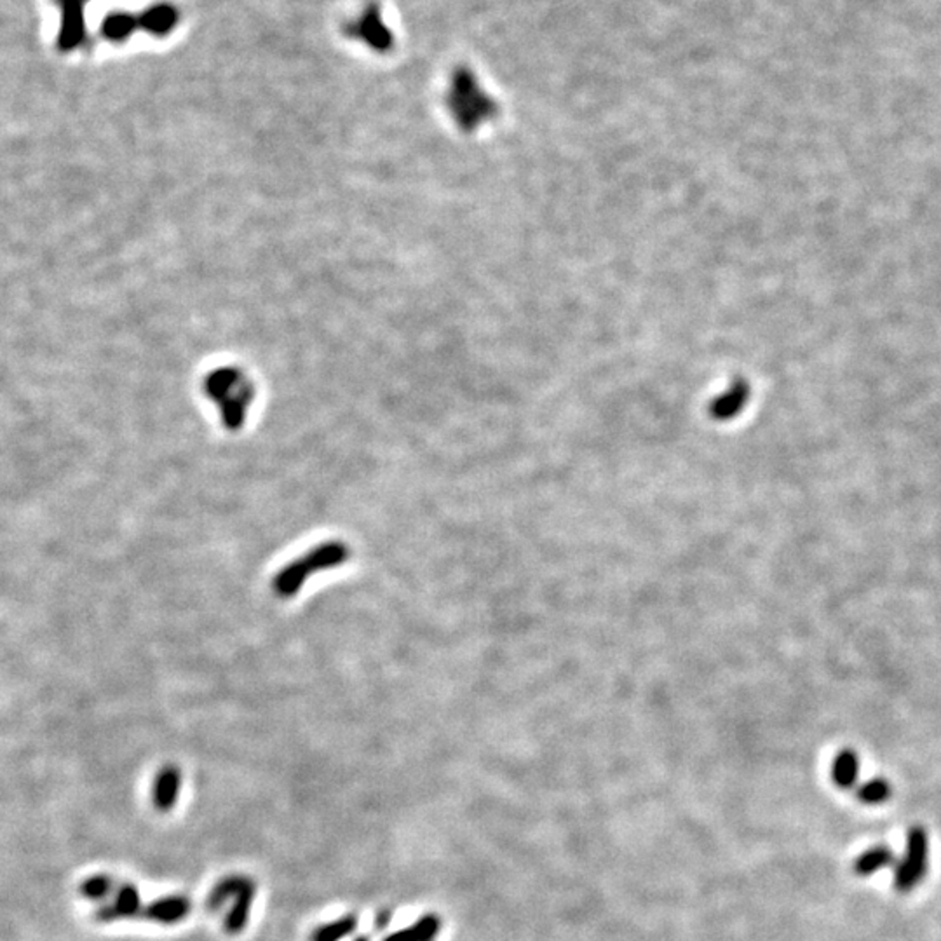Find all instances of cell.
Here are the masks:
<instances>
[{
	"label": "cell",
	"mask_w": 941,
	"mask_h": 941,
	"mask_svg": "<svg viewBox=\"0 0 941 941\" xmlns=\"http://www.w3.org/2000/svg\"><path fill=\"white\" fill-rule=\"evenodd\" d=\"M61 7V28L58 35V48L72 51L86 37L82 0H58Z\"/></svg>",
	"instance_id": "cell-5"
},
{
	"label": "cell",
	"mask_w": 941,
	"mask_h": 941,
	"mask_svg": "<svg viewBox=\"0 0 941 941\" xmlns=\"http://www.w3.org/2000/svg\"><path fill=\"white\" fill-rule=\"evenodd\" d=\"M311 574L313 572H311L309 565L306 563L304 556L298 560H293L288 563L287 567H283L279 571V574L276 575L274 591L281 598L295 597L302 589V586L307 582V577Z\"/></svg>",
	"instance_id": "cell-11"
},
{
	"label": "cell",
	"mask_w": 941,
	"mask_h": 941,
	"mask_svg": "<svg viewBox=\"0 0 941 941\" xmlns=\"http://www.w3.org/2000/svg\"><path fill=\"white\" fill-rule=\"evenodd\" d=\"M440 931V918L436 915H424L417 922L403 931L392 933L384 941H434Z\"/></svg>",
	"instance_id": "cell-15"
},
{
	"label": "cell",
	"mask_w": 941,
	"mask_h": 941,
	"mask_svg": "<svg viewBox=\"0 0 941 941\" xmlns=\"http://www.w3.org/2000/svg\"><path fill=\"white\" fill-rule=\"evenodd\" d=\"M354 941H370V940H368V938H366V936H358V938H356V940H354Z\"/></svg>",
	"instance_id": "cell-23"
},
{
	"label": "cell",
	"mask_w": 941,
	"mask_h": 941,
	"mask_svg": "<svg viewBox=\"0 0 941 941\" xmlns=\"http://www.w3.org/2000/svg\"><path fill=\"white\" fill-rule=\"evenodd\" d=\"M209 394L220 405L222 417L229 429H237L246 418L248 405L251 403L253 392L248 382L237 371H224L213 377L209 384Z\"/></svg>",
	"instance_id": "cell-2"
},
{
	"label": "cell",
	"mask_w": 941,
	"mask_h": 941,
	"mask_svg": "<svg viewBox=\"0 0 941 941\" xmlns=\"http://www.w3.org/2000/svg\"><path fill=\"white\" fill-rule=\"evenodd\" d=\"M244 882H246V877H242V875H229V877L222 879L209 892V910H220L225 903H229L233 898L239 894V891L242 889Z\"/></svg>",
	"instance_id": "cell-19"
},
{
	"label": "cell",
	"mask_w": 941,
	"mask_h": 941,
	"mask_svg": "<svg viewBox=\"0 0 941 941\" xmlns=\"http://www.w3.org/2000/svg\"><path fill=\"white\" fill-rule=\"evenodd\" d=\"M892 862H894V854L888 845H875V847L864 851L862 856H858L853 870L856 875L868 877V875L877 873L881 868L892 864Z\"/></svg>",
	"instance_id": "cell-16"
},
{
	"label": "cell",
	"mask_w": 941,
	"mask_h": 941,
	"mask_svg": "<svg viewBox=\"0 0 941 941\" xmlns=\"http://www.w3.org/2000/svg\"><path fill=\"white\" fill-rule=\"evenodd\" d=\"M255 894H257L255 882L246 877L244 886L233 900V907L225 917V931L229 935H239L246 927V924L250 920V914H251V905H253Z\"/></svg>",
	"instance_id": "cell-10"
},
{
	"label": "cell",
	"mask_w": 941,
	"mask_h": 941,
	"mask_svg": "<svg viewBox=\"0 0 941 941\" xmlns=\"http://www.w3.org/2000/svg\"><path fill=\"white\" fill-rule=\"evenodd\" d=\"M748 401V388L745 384H734L731 389L724 392L711 403V417L715 420H731L739 416Z\"/></svg>",
	"instance_id": "cell-12"
},
{
	"label": "cell",
	"mask_w": 941,
	"mask_h": 941,
	"mask_svg": "<svg viewBox=\"0 0 941 941\" xmlns=\"http://www.w3.org/2000/svg\"><path fill=\"white\" fill-rule=\"evenodd\" d=\"M351 556V551L339 541H330V543H323L319 546L311 549L304 560L306 563L309 565L311 572H323V571H330V569H335L343 565Z\"/></svg>",
	"instance_id": "cell-9"
},
{
	"label": "cell",
	"mask_w": 941,
	"mask_h": 941,
	"mask_svg": "<svg viewBox=\"0 0 941 941\" xmlns=\"http://www.w3.org/2000/svg\"><path fill=\"white\" fill-rule=\"evenodd\" d=\"M117 889V884L114 879H110L108 875H93V877H87L80 888L78 892L89 900V901H106L110 896H114Z\"/></svg>",
	"instance_id": "cell-20"
},
{
	"label": "cell",
	"mask_w": 941,
	"mask_h": 941,
	"mask_svg": "<svg viewBox=\"0 0 941 941\" xmlns=\"http://www.w3.org/2000/svg\"><path fill=\"white\" fill-rule=\"evenodd\" d=\"M389 920H391V914H389V912H380L379 917H377V927L382 929L384 926L389 924Z\"/></svg>",
	"instance_id": "cell-22"
},
{
	"label": "cell",
	"mask_w": 941,
	"mask_h": 941,
	"mask_svg": "<svg viewBox=\"0 0 941 941\" xmlns=\"http://www.w3.org/2000/svg\"><path fill=\"white\" fill-rule=\"evenodd\" d=\"M142 896L132 884H117L114 900L96 909L95 918L98 922H115L124 918H136L142 914Z\"/></svg>",
	"instance_id": "cell-4"
},
{
	"label": "cell",
	"mask_w": 941,
	"mask_h": 941,
	"mask_svg": "<svg viewBox=\"0 0 941 941\" xmlns=\"http://www.w3.org/2000/svg\"><path fill=\"white\" fill-rule=\"evenodd\" d=\"M358 927V917L356 915H345L333 922L319 926L311 936V941H340L351 933H354Z\"/></svg>",
	"instance_id": "cell-18"
},
{
	"label": "cell",
	"mask_w": 941,
	"mask_h": 941,
	"mask_svg": "<svg viewBox=\"0 0 941 941\" xmlns=\"http://www.w3.org/2000/svg\"><path fill=\"white\" fill-rule=\"evenodd\" d=\"M929 836L922 827L910 828L907 836V853L894 868V889L909 892L924 879L927 872Z\"/></svg>",
	"instance_id": "cell-3"
},
{
	"label": "cell",
	"mask_w": 941,
	"mask_h": 941,
	"mask_svg": "<svg viewBox=\"0 0 941 941\" xmlns=\"http://www.w3.org/2000/svg\"><path fill=\"white\" fill-rule=\"evenodd\" d=\"M891 795H892V786L888 780H882V778L870 780L862 786H858V790H856L858 800L866 806H881L891 799Z\"/></svg>",
	"instance_id": "cell-21"
},
{
	"label": "cell",
	"mask_w": 941,
	"mask_h": 941,
	"mask_svg": "<svg viewBox=\"0 0 941 941\" xmlns=\"http://www.w3.org/2000/svg\"><path fill=\"white\" fill-rule=\"evenodd\" d=\"M446 105L464 131L478 130L498 114V104L480 84L470 67H457L450 78Z\"/></svg>",
	"instance_id": "cell-1"
},
{
	"label": "cell",
	"mask_w": 941,
	"mask_h": 941,
	"mask_svg": "<svg viewBox=\"0 0 941 941\" xmlns=\"http://www.w3.org/2000/svg\"><path fill=\"white\" fill-rule=\"evenodd\" d=\"M192 910V903L185 896H164L151 901L142 909V918L157 924H177Z\"/></svg>",
	"instance_id": "cell-7"
},
{
	"label": "cell",
	"mask_w": 941,
	"mask_h": 941,
	"mask_svg": "<svg viewBox=\"0 0 941 941\" xmlns=\"http://www.w3.org/2000/svg\"><path fill=\"white\" fill-rule=\"evenodd\" d=\"M860 776V757L854 750H842L836 754L832 763V780L834 783L842 788L849 790L853 788Z\"/></svg>",
	"instance_id": "cell-14"
},
{
	"label": "cell",
	"mask_w": 941,
	"mask_h": 941,
	"mask_svg": "<svg viewBox=\"0 0 941 941\" xmlns=\"http://www.w3.org/2000/svg\"><path fill=\"white\" fill-rule=\"evenodd\" d=\"M180 788H182V772H180V769L175 767V765L162 767L157 772L156 781H154V791H152V799H154L156 809L162 810V812L173 809L177 806V800H178V795H180Z\"/></svg>",
	"instance_id": "cell-8"
},
{
	"label": "cell",
	"mask_w": 941,
	"mask_h": 941,
	"mask_svg": "<svg viewBox=\"0 0 941 941\" xmlns=\"http://www.w3.org/2000/svg\"><path fill=\"white\" fill-rule=\"evenodd\" d=\"M136 26H140L138 18L131 16L128 13H114L105 18L102 33L105 39L112 42H124L136 30Z\"/></svg>",
	"instance_id": "cell-17"
},
{
	"label": "cell",
	"mask_w": 941,
	"mask_h": 941,
	"mask_svg": "<svg viewBox=\"0 0 941 941\" xmlns=\"http://www.w3.org/2000/svg\"><path fill=\"white\" fill-rule=\"evenodd\" d=\"M140 26L154 35H166L178 23V13L168 4H157L149 7L140 18Z\"/></svg>",
	"instance_id": "cell-13"
},
{
	"label": "cell",
	"mask_w": 941,
	"mask_h": 941,
	"mask_svg": "<svg viewBox=\"0 0 941 941\" xmlns=\"http://www.w3.org/2000/svg\"><path fill=\"white\" fill-rule=\"evenodd\" d=\"M351 33L365 41L368 46L375 48L377 51H386L391 48L392 33L389 28L382 23V16L377 5L366 9L365 14L352 25Z\"/></svg>",
	"instance_id": "cell-6"
}]
</instances>
